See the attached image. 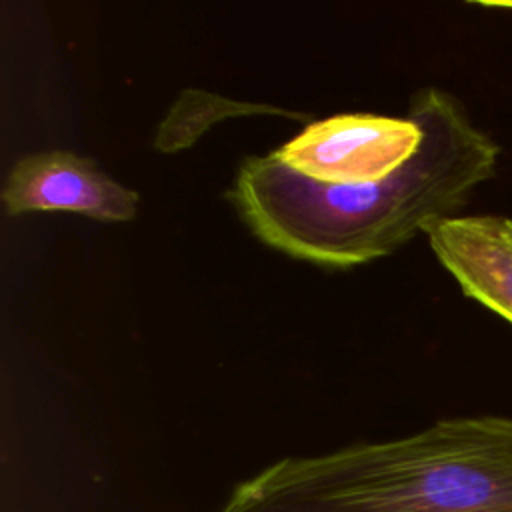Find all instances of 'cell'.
<instances>
[{"label":"cell","mask_w":512,"mask_h":512,"mask_svg":"<svg viewBox=\"0 0 512 512\" xmlns=\"http://www.w3.org/2000/svg\"><path fill=\"white\" fill-rule=\"evenodd\" d=\"M408 116L422 140L390 176L336 186L294 174L272 154L250 156L228 198L260 242L292 258L350 268L388 256L434 220L458 216L500 156L498 142L442 88L416 90Z\"/></svg>","instance_id":"1"},{"label":"cell","mask_w":512,"mask_h":512,"mask_svg":"<svg viewBox=\"0 0 512 512\" xmlns=\"http://www.w3.org/2000/svg\"><path fill=\"white\" fill-rule=\"evenodd\" d=\"M252 512H512V418L282 458L258 474Z\"/></svg>","instance_id":"2"},{"label":"cell","mask_w":512,"mask_h":512,"mask_svg":"<svg viewBox=\"0 0 512 512\" xmlns=\"http://www.w3.org/2000/svg\"><path fill=\"white\" fill-rule=\"evenodd\" d=\"M420 140L422 130L410 116L346 112L304 126L270 154L314 182L352 186L396 172Z\"/></svg>","instance_id":"3"},{"label":"cell","mask_w":512,"mask_h":512,"mask_svg":"<svg viewBox=\"0 0 512 512\" xmlns=\"http://www.w3.org/2000/svg\"><path fill=\"white\" fill-rule=\"evenodd\" d=\"M12 216L24 212H76L100 222H128L136 216L138 194L98 168L92 158L70 150L22 156L2 186Z\"/></svg>","instance_id":"4"},{"label":"cell","mask_w":512,"mask_h":512,"mask_svg":"<svg viewBox=\"0 0 512 512\" xmlns=\"http://www.w3.org/2000/svg\"><path fill=\"white\" fill-rule=\"evenodd\" d=\"M424 236L460 290L512 324V218H440L424 228Z\"/></svg>","instance_id":"5"},{"label":"cell","mask_w":512,"mask_h":512,"mask_svg":"<svg viewBox=\"0 0 512 512\" xmlns=\"http://www.w3.org/2000/svg\"><path fill=\"white\" fill-rule=\"evenodd\" d=\"M244 114H284L302 120L304 116L254 102H238L204 90H184L160 122L154 138V148L160 152H178L188 148L212 124Z\"/></svg>","instance_id":"6"}]
</instances>
